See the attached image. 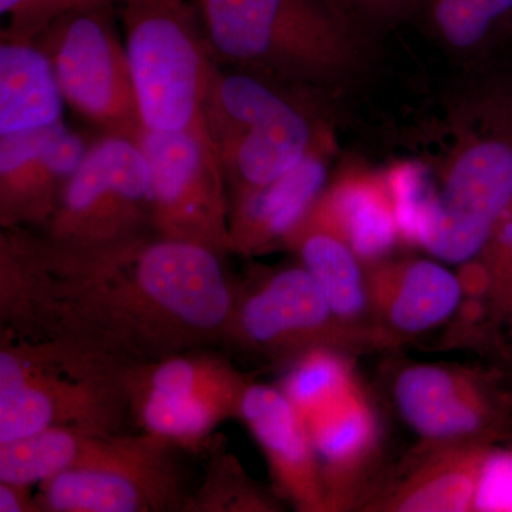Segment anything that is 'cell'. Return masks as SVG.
Returning <instances> with one entry per match:
<instances>
[{
	"label": "cell",
	"instance_id": "cell-1",
	"mask_svg": "<svg viewBox=\"0 0 512 512\" xmlns=\"http://www.w3.org/2000/svg\"><path fill=\"white\" fill-rule=\"evenodd\" d=\"M238 288L211 249L148 237L76 248L0 232V323L83 343L128 365L222 345Z\"/></svg>",
	"mask_w": 512,
	"mask_h": 512
},
{
	"label": "cell",
	"instance_id": "cell-2",
	"mask_svg": "<svg viewBox=\"0 0 512 512\" xmlns=\"http://www.w3.org/2000/svg\"><path fill=\"white\" fill-rule=\"evenodd\" d=\"M440 154L384 175L400 241L447 264L476 261L512 207V100L494 97L456 113Z\"/></svg>",
	"mask_w": 512,
	"mask_h": 512
},
{
	"label": "cell",
	"instance_id": "cell-3",
	"mask_svg": "<svg viewBox=\"0 0 512 512\" xmlns=\"http://www.w3.org/2000/svg\"><path fill=\"white\" fill-rule=\"evenodd\" d=\"M212 59L326 94L359 72L363 35L333 0H195Z\"/></svg>",
	"mask_w": 512,
	"mask_h": 512
},
{
	"label": "cell",
	"instance_id": "cell-4",
	"mask_svg": "<svg viewBox=\"0 0 512 512\" xmlns=\"http://www.w3.org/2000/svg\"><path fill=\"white\" fill-rule=\"evenodd\" d=\"M131 366L74 340L2 329L0 443L46 429L130 433Z\"/></svg>",
	"mask_w": 512,
	"mask_h": 512
},
{
	"label": "cell",
	"instance_id": "cell-5",
	"mask_svg": "<svg viewBox=\"0 0 512 512\" xmlns=\"http://www.w3.org/2000/svg\"><path fill=\"white\" fill-rule=\"evenodd\" d=\"M204 123L229 200L335 147L323 94L214 63Z\"/></svg>",
	"mask_w": 512,
	"mask_h": 512
},
{
	"label": "cell",
	"instance_id": "cell-6",
	"mask_svg": "<svg viewBox=\"0 0 512 512\" xmlns=\"http://www.w3.org/2000/svg\"><path fill=\"white\" fill-rule=\"evenodd\" d=\"M120 22L144 130L207 131L204 103L215 62L197 6L124 0Z\"/></svg>",
	"mask_w": 512,
	"mask_h": 512
},
{
	"label": "cell",
	"instance_id": "cell-7",
	"mask_svg": "<svg viewBox=\"0 0 512 512\" xmlns=\"http://www.w3.org/2000/svg\"><path fill=\"white\" fill-rule=\"evenodd\" d=\"M175 448L144 431L86 436L73 466L40 483L37 504L52 512L190 511Z\"/></svg>",
	"mask_w": 512,
	"mask_h": 512
},
{
	"label": "cell",
	"instance_id": "cell-8",
	"mask_svg": "<svg viewBox=\"0 0 512 512\" xmlns=\"http://www.w3.org/2000/svg\"><path fill=\"white\" fill-rule=\"evenodd\" d=\"M117 5L74 9L33 43L52 63L66 106L97 136L138 141L144 127Z\"/></svg>",
	"mask_w": 512,
	"mask_h": 512
},
{
	"label": "cell",
	"instance_id": "cell-9",
	"mask_svg": "<svg viewBox=\"0 0 512 512\" xmlns=\"http://www.w3.org/2000/svg\"><path fill=\"white\" fill-rule=\"evenodd\" d=\"M56 244L107 247L154 234L151 171L137 141L97 136L42 229Z\"/></svg>",
	"mask_w": 512,
	"mask_h": 512
},
{
	"label": "cell",
	"instance_id": "cell-10",
	"mask_svg": "<svg viewBox=\"0 0 512 512\" xmlns=\"http://www.w3.org/2000/svg\"><path fill=\"white\" fill-rule=\"evenodd\" d=\"M225 343L288 365L313 349L383 348L375 336L333 313L302 265L272 272L247 292L238 289Z\"/></svg>",
	"mask_w": 512,
	"mask_h": 512
},
{
	"label": "cell",
	"instance_id": "cell-11",
	"mask_svg": "<svg viewBox=\"0 0 512 512\" xmlns=\"http://www.w3.org/2000/svg\"><path fill=\"white\" fill-rule=\"evenodd\" d=\"M151 171V225L157 237L232 254L227 183L207 131L138 138Z\"/></svg>",
	"mask_w": 512,
	"mask_h": 512
},
{
	"label": "cell",
	"instance_id": "cell-12",
	"mask_svg": "<svg viewBox=\"0 0 512 512\" xmlns=\"http://www.w3.org/2000/svg\"><path fill=\"white\" fill-rule=\"evenodd\" d=\"M501 370L416 363L397 372L393 397L421 446L498 444L512 434V392Z\"/></svg>",
	"mask_w": 512,
	"mask_h": 512
},
{
	"label": "cell",
	"instance_id": "cell-13",
	"mask_svg": "<svg viewBox=\"0 0 512 512\" xmlns=\"http://www.w3.org/2000/svg\"><path fill=\"white\" fill-rule=\"evenodd\" d=\"M90 143L66 121L0 136V227L42 231Z\"/></svg>",
	"mask_w": 512,
	"mask_h": 512
},
{
	"label": "cell",
	"instance_id": "cell-14",
	"mask_svg": "<svg viewBox=\"0 0 512 512\" xmlns=\"http://www.w3.org/2000/svg\"><path fill=\"white\" fill-rule=\"evenodd\" d=\"M329 512L362 507L382 447V426L360 383L345 397L306 420Z\"/></svg>",
	"mask_w": 512,
	"mask_h": 512
},
{
	"label": "cell",
	"instance_id": "cell-15",
	"mask_svg": "<svg viewBox=\"0 0 512 512\" xmlns=\"http://www.w3.org/2000/svg\"><path fill=\"white\" fill-rule=\"evenodd\" d=\"M366 276L373 323L389 346L436 328L463 302L460 278L430 259L387 258Z\"/></svg>",
	"mask_w": 512,
	"mask_h": 512
},
{
	"label": "cell",
	"instance_id": "cell-16",
	"mask_svg": "<svg viewBox=\"0 0 512 512\" xmlns=\"http://www.w3.org/2000/svg\"><path fill=\"white\" fill-rule=\"evenodd\" d=\"M239 417L264 450L282 494L299 511L329 512L311 434L282 390L249 384Z\"/></svg>",
	"mask_w": 512,
	"mask_h": 512
},
{
	"label": "cell",
	"instance_id": "cell-17",
	"mask_svg": "<svg viewBox=\"0 0 512 512\" xmlns=\"http://www.w3.org/2000/svg\"><path fill=\"white\" fill-rule=\"evenodd\" d=\"M333 151H316L272 183L229 200L232 254L254 256L284 245L328 185Z\"/></svg>",
	"mask_w": 512,
	"mask_h": 512
},
{
	"label": "cell",
	"instance_id": "cell-18",
	"mask_svg": "<svg viewBox=\"0 0 512 512\" xmlns=\"http://www.w3.org/2000/svg\"><path fill=\"white\" fill-rule=\"evenodd\" d=\"M497 444L421 446L409 473L373 491L365 511H474L485 463Z\"/></svg>",
	"mask_w": 512,
	"mask_h": 512
},
{
	"label": "cell",
	"instance_id": "cell-19",
	"mask_svg": "<svg viewBox=\"0 0 512 512\" xmlns=\"http://www.w3.org/2000/svg\"><path fill=\"white\" fill-rule=\"evenodd\" d=\"M301 222L338 234L365 266L389 258L402 242L386 178L363 170L336 175Z\"/></svg>",
	"mask_w": 512,
	"mask_h": 512
},
{
	"label": "cell",
	"instance_id": "cell-20",
	"mask_svg": "<svg viewBox=\"0 0 512 512\" xmlns=\"http://www.w3.org/2000/svg\"><path fill=\"white\" fill-rule=\"evenodd\" d=\"M284 245L298 254L301 265L343 323L375 336L383 348L389 346L373 323L366 266L345 239L329 229L299 222Z\"/></svg>",
	"mask_w": 512,
	"mask_h": 512
},
{
	"label": "cell",
	"instance_id": "cell-21",
	"mask_svg": "<svg viewBox=\"0 0 512 512\" xmlns=\"http://www.w3.org/2000/svg\"><path fill=\"white\" fill-rule=\"evenodd\" d=\"M64 107L45 53L35 43L0 40V136L56 126Z\"/></svg>",
	"mask_w": 512,
	"mask_h": 512
},
{
	"label": "cell",
	"instance_id": "cell-22",
	"mask_svg": "<svg viewBox=\"0 0 512 512\" xmlns=\"http://www.w3.org/2000/svg\"><path fill=\"white\" fill-rule=\"evenodd\" d=\"M208 349L190 350L146 365L131 366L128 383L208 404L228 419L239 417L242 399L251 382L228 359Z\"/></svg>",
	"mask_w": 512,
	"mask_h": 512
},
{
	"label": "cell",
	"instance_id": "cell-23",
	"mask_svg": "<svg viewBox=\"0 0 512 512\" xmlns=\"http://www.w3.org/2000/svg\"><path fill=\"white\" fill-rule=\"evenodd\" d=\"M134 424L144 433L160 437L174 447L197 451L222 421L228 419L215 407L184 397L131 386Z\"/></svg>",
	"mask_w": 512,
	"mask_h": 512
},
{
	"label": "cell",
	"instance_id": "cell-24",
	"mask_svg": "<svg viewBox=\"0 0 512 512\" xmlns=\"http://www.w3.org/2000/svg\"><path fill=\"white\" fill-rule=\"evenodd\" d=\"M357 384L349 353L320 348L289 363L279 389L306 421L339 402Z\"/></svg>",
	"mask_w": 512,
	"mask_h": 512
},
{
	"label": "cell",
	"instance_id": "cell-25",
	"mask_svg": "<svg viewBox=\"0 0 512 512\" xmlns=\"http://www.w3.org/2000/svg\"><path fill=\"white\" fill-rule=\"evenodd\" d=\"M487 291L483 330L512 384V207L480 258Z\"/></svg>",
	"mask_w": 512,
	"mask_h": 512
},
{
	"label": "cell",
	"instance_id": "cell-26",
	"mask_svg": "<svg viewBox=\"0 0 512 512\" xmlns=\"http://www.w3.org/2000/svg\"><path fill=\"white\" fill-rule=\"evenodd\" d=\"M70 429H46L32 436L0 443V481L40 484L73 466L84 437Z\"/></svg>",
	"mask_w": 512,
	"mask_h": 512
},
{
	"label": "cell",
	"instance_id": "cell-27",
	"mask_svg": "<svg viewBox=\"0 0 512 512\" xmlns=\"http://www.w3.org/2000/svg\"><path fill=\"white\" fill-rule=\"evenodd\" d=\"M275 504L251 483L235 457L227 453L212 458L207 477L192 495L190 512L276 511Z\"/></svg>",
	"mask_w": 512,
	"mask_h": 512
},
{
	"label": "cell",
	"instance_id": "cell-28",
	"mask_svg": "<svg viewBox=\"0 0 512 512\" xmlns=\"http://www.w3.org/2000/svg\"><path fill=\"white\" fill-rule=\"evenodd\" d=\"M421 9L451 49H476L497 26L481 0H423Z\"/></svg>",
	"mask_w": 512,
	"mask_h": 512
},
{
	"label": "cell",
	"instance_id": "cell-29",
	"mask_svg": "<svg viewBox=\"0 0 512 512\" xmlns=\"http://www.w3.org/2000/svg\"><path fill=\"white\" fill-rule=\"evenodd\" d=\"M106 2L123 3L124 0H0V12L6 19L0 29V40L33 43L66 13Z\"/></svg>",
	"mask_w": 512,
	"mask_h": 512
},
{
	"label": "cell",
	"instance_id": "cell-30",
	"mask_svg": "<svg viewBox=\"0 0 512 512\" xmlns=\"http://www.w3.org/2000/svg\"><path fill=\"white\" fill-rule=\"evenodd\" d=\"M336 6L362 30L393 28L421 9L423 0H333Z\"/></svg>",
	"mask_w": 512,
	"mask_h": 512
},
{
	"label": "cell",
	"instance_id": "cell-31",
	"mask_svg": "<svg viewBox=\"0 0 512 512\" xmlns=\"http://www.w3.org/2000/svg\"><path fill=\"white\" fill-rule=\"evenodd\" d=\"M474 511H512V448L494 447L485 463Z\"/></svg>",
	"mask_w": 512,
	"mask_h": 512
},
{
	"label": "cell",
	"instance_id": "cell-32",
	"mask_svg": "<svg viewBox=\"0 0 512 512\" xmlns=\"http://www.w3.org/2000/svg\"><path fill=\"white\" fill-rule=\"evenodd\" d=\"M36 498L30 497L28 485L0 481V512H39Z\"/></svg>",
	"mask_w": 512,
	"mask_h": 512
},
{
	"label": "cell",
	"instance_id": "cell-33",
	"mask_svg": "<svg viewBox=\"0 0 512 512\" xmlns=\"http://www.w3.org/2000/svg\"><path fill=\"white\" fill-rule=\"evenodd\" d=\"M497 25L512 19V0H481Z\"/></svg>",
	"mask_w": 512,
	"mask_h": 512
},
{
	"label": "cell",
	"instance_id": "cell-34",
	"mask_svg": "<svg viewBox=\"0 0 512 512\" xmlns=\"http://www.w3.org/2000/svg\"><path fill=\"white\" fill-rule=\"evenodd\" d=\"M184 2H191V3H194L195 0H184Z\"/></svg>",
	"mask_w": 512,
	"mask_h": 512
}]
</instances>
